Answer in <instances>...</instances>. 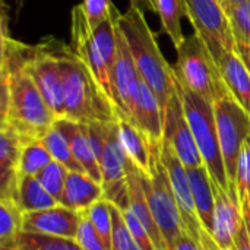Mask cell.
Wrapping results in <instances>:
<instances>
[{"label":"cell","instance_id":"cell-20","mask_svg":"<svg viewBox=\"0 0 250 250\" xmlns=\"http://www.w3.org/2000/svg\"><path fill=\"white\" fill-rule=\"evenodd\" d=\"M103 186L92 177H89L86 173L69 171L62 193L60 205L82 212L92 207L97 201L103 199Z\"/></svg>","mask_w":250,"mask_h":250},{"label":"cell","instance_id":"cell-18","mask_svg":"<svg viewBox=\"0 0 250 250\" xmlns=\"http://www.w3.org/2000/svg\"><path fill=\"white\" fill-rule=\"evenodd\" d=\"M141 168L129 158L126 166V177H127V198H129V208L130 211L141 220V223L148 230L154 246L157 250H167V245L164 237L151 214L149 205L146 202V196L141 183Z\"/></svg>","mask_w":250,"mask_h":250},{"label":"cell","instance_id":"cell-39","mask_svg":"<svg viewBox=\"0 0 250 250\" xmlns=\"http://www.w3.org/2000/svg\"><path fill=\"white\" fill-rule=\"evenodd\" d=\"M173 250H221L218 248V245L215 243V240L212 239L211 233H208L207 230L202 234L201 239V245H198L193 239H190L186 233H183V236L180 237V240L176 243Z\"/></svg>","mask_w":250,"mask_h":250},{"label":"cell","instance_id":"cell-41","mask_svg":"<svg viewBox=\"0 0 250 250\" xmlns=\"http://www.w3.org/2000/svg\"><path fill=\"white\" fill-rule=\"evenodd\" d=\"M130 4H135V6H144L146 7L148 10H152L154 12V4H152V0H130Z\"/></svg>","mask_w":250,"mask_h":250},{"label":"cell","instance_id":"cell-14","mask_svg":"<svg viewBox=\"0 0 250 250\" xmlns=\"http://www.w3.org/2000/svg\"><path fill=\"white\" fill-rule=\"evenodd\" d=\"M215 196L214 224L211 236L221 250H231L234 237L242 226V207L237 190H227L212 180Z\"/></svg>","mask_w":250,"mask_h":250},{"label":"cell","instance_id":"cell-25","mask_svg":"<svg viewBox=\"0 0 250 250\" xmlns=\"http://www.w3.org/2000/svg\"><path fill=\"white\" fill-rule=\"evenodd\" d=\"M18 205L26 212H35L60 205L40 183L37 176H22L18 185Z\"/></svg>","mask_w":250,"mask_h":250},{"label":"cell","instance_id":"cell-40","mask_svg":"<svg viewBox=\"0 0 250 250\" xmlns=\"http://www.w3.org/2000/svg\"><path fill=\"white\" fill-rule=\"evenodd\" d=\"M237 50H239V54H240L242 59L245 60V63H246V66H248V69H249L250 72V48H246V47H237Z\"/></svg>","mask_w":250,"mask_h":250},{"label":"cell","instance_id":"cell-13","mask_svg":"<svg viewBox=\"0 0 250 250\" xmlns=\"http://www.w3.org/2000/svg\"><path fill=\"white\" fill-rule=\"evenodd\" d=\"M72 22H70V35L72 44L70 48L82 60V63L91 70L98 85L103 88L105 95L113 103V89L110 79V69L104 62L98 44L94 37V29L89 26L81 4L72 9ZM114 104V103H113Z\"/></svg>","mask_w":250,"mask_h":250},{"label":"cell","instance_id":"cell-12","mask_svg":"<svg viewBox=\"0 0 250 250\" xmlns=\"http://www.w3.org/2000/svg\"><path fill=\"white\" fill-rule=\"evenodd\" d=\"M163 141L171 146L186 168L205 166L192 135L177 89L163 113Z\"/></svg>","mask_w":250,"mask_h":250},{"label":"cell","instance_id":"cell-37","mask_svg":"<svg viewBox=\"0 0 250 250\" xmlns=\"http://www.w3.org/2000/svg\"><path fill=\"white\" fill-rule=\"evenodd\" d=\"M239 201L242 207V226L234 237L231 250H250V199L246 192L239 193Z\"/></svg>","mask_w":250,"mask_h":250},{"label":"cell","instance_id":"cell-23","mask_svg":"<svg viewBox=\"0 0 250 250\" xmlns=\"http://www.w3.org/2000/svg\"><path fill=\"white\" fill-rule=\"evenodd\" d=\"M119 136L126 155L145 173L149 171V139L125 116H116Z\"/></svg>","mask_w":250,"mask_h":250},{"label":"cell","instance_id":"cell-16","mask_svg":"<svg viewBox=\"0 0 250 250\" xmlns=\"http://www.w3.org/2000/svg\"><path fill=\"white\" fill-rule=\"evenodd\" d=\"M28 142L10 126H0V199H18L19 161Z\"/></svg>","mask_w":250,"mask_h":250},{"label":"cell","instance_id":"cell-4","mask_svg":"<svg viewBox=\"0 0 250 250\" xmlns=\"http://www.w3.org/2000/svg\"><path fill=\"white\" fill-rule=\"evenodd\" d=\"M176 89L182 98L186 119L195 138L199 154L211 179L229 190V180L218 141L214 104L185 86L176 76Z\"/></svg>","mask_w":250,"mask_h":250},{"label":"cell","instance_id":"cell-19","mask_svg":"<svg viewBox=\"0 0 250 250\" xmlns=\"http://www.w3.org/2000/svg\"><path fill=\"white\" fill-rule=\"evenodd\" d=\"M130 123H133L149 141H163V108L157 95L141 78V91Z\"/></svg>","mask_w":250,"mask_h":250},{"label":"cell","instance_id":"cell-38","mask_svg":"<svg viewBox=\"0 0 250 250\" xmlns=\"http://www.w3.org/2000/svg\"><path fill=\"white\" fill-rule=\"evenodd\" d=\"M246 192L250 199V136L245 141L237 167V193Z\"/></svg>","mask_w":250,"mask_h":250},{"label":"cell","instance_id":"cell-5","mask_svg":"<svg viewBox=\"0 0 250 250\" xmlns=\"http://www.w3.org/2000/svg\"><path fill=\"white\" fill-rule=\"evenodd\" d=\"M173 69L185 86L212 104L229 92L217 60L198 34L186 37L177 48V63Z\"/></svg>","mask_w":250,"mask_h":250},{"label":"cell","instance_id":"cell-44","mask_svg":"<svg viewBox=\"0 0 250 250\" xmlns=\"http://www.w3.org/2000/svg\"><path fill=\"white\" fill-rule=\"evenodd\" d=\"M221 3H223V6H224V9H226V12H227V0H220Z\"/></svg>","mask_w":250,"mask_h":250},{"label":"cell","instance_id":"cell-43","mask_svg":"<svg viewBox=\"0 0 250 250\" xmlns=\"http://www.w3.org/2000/svg\"><path fill=\"white\" fill-rule=\"evenodd\" d=\"M22 3H23V0H16V7H18V9H21Z\"/></svg>","mask_w":250,"mask_h":250},{"label":"cell","instance_id":"cell-3","mask_svg":"<svg viewBox=\"0 0 250 250\" xmlns=\"http://www.w3.org/2000/svg\"><path fill=\"white\" fill-rule=\"evenodd\" d=\"M161 144L163 141H149V171H141V183L167 250H173L183 236L185 227L167 170L161 161Z\"/></svg>","mask_w":250,"mask_h":250},{"label":"cell","instance_id":"cell-21","mask_svg":"<svg viewBox=\"0 0 250 250\" xmlns=\"http://www.w3.org/2000/svg\"><path fill=\"white\" fill-rule=\"evenodd\" d=\"M229 92L250 114V72L239 51L226 53L218 62Z\"/></svg>","mask_w":250,"mask_h":250},{"label":"cell","instance_id":"cell-1","mask_svg":"<svg viewBox=\"0 0 250 250\" xmlns=\"http://www.w3.org/2000/svg\"><path fill=\"white\" fill-rule=\"evenodd\" d=\"M117 25L129 44L142 81L157 95L164 113L176 92V73L173 66L164 59L141 6L130 4L125 13H119Z\"/></svg>","mask_w":250,"mask_h":250},{"label":"cell","instance_id":"cell-27","mask_svg":"<svg viewBox=\"0 0 250 250\" xmlns=\"http://www.w3.org/2000/svg\"><path fill=\"white\" fill-rule=\"evenodd\" d=\"M1 250H83L75 240L22 231L12 245Z\"/></svg>","mask_w":250,"mask_h":250},{"label":"cell","instance_id":"cell-28","mask_svg":"<svg viewBox=\"0 0 250 250\" xmlns=\"http://www.w3.org/2000/svg\"><path fill=\"white\" fill-rule=\"evenodd\" d=\"M41 142L44 144V146L48 149L51 158L60 164H63L69 171H79V173H85L83 167L78 163V160L75 158L69 142L66 141V138L63 136V133L53 126L45 136L41 139Z\"/></svg>","mask_w":250,"mask_h":250},{"label":"cell","instance_id":"cell-36","mask_svg":"<svg viewBox=\"0 0 250 250\" xmlns=\"http://www.w3.org/2000/svg\"><path fill=\"white\" fill-rule=\"evenodd\" d=\"M122 211V215H123V220L130 231V234L133 236V239L136 240V243L141 246L142 250H157L154 246V242L148 233V230L145 229V226L141 223V220L130 211V208H125V209H120Z\"/></svg>","mask_w":250,"mask_h":250},{"label":"cell","instance_id":"cell-22","mask_svg":"<svg viewBox=\"0 0 250 250\" xmlns=\"http://www.w3.org/2000/svg\"><path fill=\"white\" fill-rule=\"evenodd\" d=\"M193 202L199 217L202 227L211 233L214 224V208H215V196L212 190V179L205 166L196 168H188Z\"/></svg>","mask_w":250,"mask_h":250},{"label":"cell","instance_id":"cell-34","mask_svg":"<svg viewBox=\"0 0 250 250\" xmlns=\"http://www.w3.org/2000/svg\"><path fill=\"white\" fill-rule=\"evenodd\" d=\"M81 7L92 29H95L103 22L110 19L116 12L113 0H82Z\"/></svg>","mask_w":250,"mask_h":250},{"label":"cell","instance_id":"cell-15","mask_svg":"<svg viewBox=\"0 0 250 250\" xmlns=\"http://www.w3.org/2000/svg\"><path fill=\"white\" fill-rule=\"evenodd\" d=\"M82 212L57 205L48 209L23 214V231L75 240Z\"/></svg>","mask_w":250,"mask_h":250},{"label":"cell","instance_id":"cell-42","mask_svg":"<svg viewBox=\"0 0 250 250\" xmlns=\"http://www.w3.org/2000/svg\"><path fill=\"white\" fill-rule=\"evenodd\" d=\"M246 1H250V0H227V10L230 6H234V4H240V3H246Z\"/></svg>","mask_w":250,"mask_h":250},{"label":"cell","instance_id":"cell-9","mask_svg":"<svg viewBox=\"0 0 250 250\" xmlns=\"http://www.w3.org/2000/svg\"><path fill=\"white\" fill-rule=\"evenodd\" d=\"M129 157L126 155L119 136L117 119L107 123L105 141L103 146L101 157L98 160L101 168V186L104 190L103 199L116 205L119 209L129 207L127 198V177L126 166Z\"/></svg>","mask_w":250,"mask_h":250},{"label":"cell","instance_id":"cell-30","mask_svg":"<svg viewBox=\"0 0 250 250\" xmlns=\"http://www.w3.org/2000/svg\"><path fill=\"white\" fill-rule=\"evenodd\" d=\"M227 15L237 47L250 48V1L230 6Z\"/></svg>","mask_w":250,"mask_h":250},{"label":"cell","instance_id":"cell-17","mask_svg":"<svg viewBox=\"0 0 250 250\" xmlns=\"http://www.w3.org/2000/svg\"><path fill=\"white\" fill-rule=\"evenodd\" d=\"M54 126L63 133V136L69 142L75 158L83 167L85 173L101 185V182H103L101 168H100L98 158H97V155L92 149V145L89 142L86 125L73 122L69 119H57Z\"/></svg>","mask_w":250,"mask_h":250},{"label":"cell","instance_id":"cell-11","mask_svg":"<svg viewBox=\"0 0 250 250\" xmlns=\"http://www.w3.org/2000/svg\"><path fill=\"white\" fill-rule=\"evenodd\" d=\"M161 161L167 170L170 185H171L173 193L176 196V201H177V205L180 209L185 233L190 239H193L198 245H201V239H202L205 229L202 227L198 212H196V208H195L188 168L180 161L177 154L171 149V146L168 144H166L164 141L161 144Z\"/></svg>","mask_w":250,"mask_h":250},{"label":"cell","instance_id":"cell-31","mask_svg":"<svg viewBox=\"0 0 250 250\" xmlns=\"http://www.w3.org/2000/svg\"><path fill=\"white\" fill-rule=\"evenodd\" d=\"M86 214L95 227L97 233L101 236L103 242L108 250H111V242H113V218H111V209L110 202L105 199L97 201L92 207L86 209Z\"/></svg>","mask_w":250,"mask_h":250},{"label":"cell","instance_id":"cell-10","mask_svg":"<svg viewBox=\"0 0 250 250\" xmlns=\"http://www.w3.org/2000/svg\"><path fill=\"white\" fill-rule=\"evenodd\" d=\"M116 116L132 119L141 91V75L135 64L129 44L117 25V51L110 70Z\"/></svg>","mask_w":250,"mask_h":250},{"label":"cell","instance_id":"cell-32","mask_svg":"<svg viewBox=\"0 0 250 250\" xmlns=\"http://www.w3.org/2000/svg\"><path fill=\"white\" fill-rule=\"evenodd\" d=\"M69 170L57 163V161H51L38 176L37 179L40 180V183L45 188V190L60 204L62 199V193L64 189V183H66V177H67Z\"/></svg>","mask_w":250,"mask_h":250},{"label":"cell","instance_id":"cell-7","mask_svg":"<svg viewBox=\"0 0 250 250\" xmlns=\"http://www.w3.org/2000/svg\"><path fill=\"white\" fill-rule=\"evenodd\" d=\"M188 18L217 63L229 51H239L229 15L220 0H185Z\"/></svg>","mask_w":250,"mask_h":250},{"label":"cell","instance_id":"cell-2","mask_svg":"<svg viewBox=\"0 0 250 250\" xmlns=\"http://www.w3.org/2000/svg\"><path fill=\"white\" fill-rule=\"evenodd\" d=\"M57 53L64 86V117L89 125L94 122H114L116 107L105 95L91 70L73 53L57 41Z\"/></svg>","mask_w":250,"mask_h":250},{"label":"cell","instance_id":"cell-26","mask_svg":"<svg viewBox=\"0 0 250 250\" xmlns=\"http://www.w3.org/2000/svg\"><path fill=\"white\" fill-rule=\"evenodd\" d=\"M23 211L13 199H0V250L23 231Z\"/></svg>","mask_w":250,"mask_h":250},{"label":"cell","instance_id":"cell-33","mask_svg":"<svg viewBox=\"0 0 250 250\" xmlns=\"http://www.w3.org/2000/svg\"><path fill=\"white\" fill-rule=\"evenodd\" d=\"M110 209H111V218H113V242H111V250H142L141 246L136 243V240L133 239V236L130 234L122 211L110 204Z\"/></svg>","mask_w":250,"mask_h":250},{"label":"cell","instance_id":"cell-24","mask_svg":"<svg viewBox=\"0 0 250 250\" xmlns=\"http://www.w3.org/2000/svg\"><path fill=\"white\" fill-rule=\"evenodd\" d=\"M154 12L160 16L161 26L168 35L176 50L183 44L185 34L182 29V21L188 16V7L185 0H152Z\"/></svg>","mask_w":250,"mask_h":250},{"label":"cell","instance_id":"cell-8","mask_svg":"<svg viewBox=\"0 0 250 250\" xmlns=\"http://www.w3.org/2000/svg\"><path fill=\"white\" fill-rule=\"evenodd\" d=\"M45 38L32 50L28 72L35 81L42 98L57 119L64 117V86L57 53V41Z\"/></svg>","mask_w":250,"mask_h":250},{"label":"cell","instance_id":"cell-35","mask_svg":"<svg viewBox=\"0 0 250 250\" xmlns=\"http://www.w3.org/2000/svg\"><path fill=\"white\" fill-rule=\"evenodd\" d=\"M75 242L83 250H108L105 243L103 242L101 236L97 233L95 227L92 226L86 211H82L78 236H76Z\"/></svg>","mask_w":250,"mask_h":250},{"label":"cell","instance_id":"cell-6","mask_svg":"<svg viewBox=\"0 0 250 250\" xmlns=\"http://www.w3.org/2000/svg\"><path fill=\"white\" fill-rule=\"evenodd\" d=\"M214 111L229 190H237V167L242 146L250 136V114L230 92L214 103Z\"/></svg>","mask_w":250,"mask_h":250},{"label":"cell","instance_id":"cell-29","mask_svg":"<svg viewBox=\"0 0 250 250\" xmlns=\"http://www.w3.org/2000/svg\"><path fill=\"white\" fill-rule=\"evenodd\" d=\"M53 161L48 149L44 146L41 139L29 142L23 146L19 161V177L22 176H38Z\"/></svg>","mask_w":250,"mask_h":250}]
</instances>
